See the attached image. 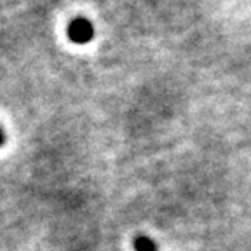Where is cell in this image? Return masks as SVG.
Segmentation results:
<instances>
[{"label":"cell","mask_w":251,"mask_h":251,"mask_svg":"<svg viewBox=\"0 0 251 251\" xmlns=\"http://www.w3.org/2000/svg\"><path fill=\"white\" fill-rule=\"evenodd\" d=\"M68 37L75 44H86L93 37V26L87 20H74L68 26Z\"/></svg>","instance_id":"1"},{"label":"cell","mask_w":251,"mask_h":251,"mask_svg":"<svg viewBox=\"0 0 251 251\" xmlns=\"http://www.w3.org/2000/svg\"><path fill=\"white\" fill-rule=\"evenodd\" d=\"M134 250L136 251H157V246L147 235H138L134 239Z\"/></svg>","instance_id":"2"},{"label":"cell","mask_w":251,"mask_h":251,"mask_svg":"<svg viewBox=\"0 0 251 251\" xmlns=\"http://www.w3.org/2000/svg\"><path fill=\"white\" fill-rule=\"evenodd\" d=\"M4 140H5V136H4V133H2V129H0V147L4 145Z\"/></svg>","instance_id":"3"}]
</instances>
